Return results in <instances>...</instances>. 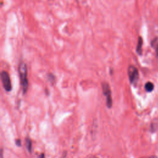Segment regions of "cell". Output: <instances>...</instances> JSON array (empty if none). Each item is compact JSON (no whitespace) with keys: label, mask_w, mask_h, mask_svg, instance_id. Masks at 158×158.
<instances>
[{"label":"cell","mask_w":158,"mask_h":158,"mask_svg":"<svg viewBox=\"0 0 158 158\" xmlns=\"http://www.w3.org/2000/svg\"><path fill=\"white\" fill-rule=\"evenodd\" d=\"M143 39L141 36H139L138 38V43H137V46H136V51L138 53V54L139 55H142V46H143Z\"/></svg>","instance_id":"5b68a950"},{"label":"cell","mask_w":158,"mask_h":158,"mask_svg":"<svg viewBox=\"0 0 158 158\" xmlns=\"http://www.w3.org/2000/svg\"><path fill=\"white\" fill-rule=\"evenodd\" d=\"M151 45L153 48H154L156 53V56L158 58V37H156L153 40H152L151 43Z\"/></svg>","instance_id":"8992f818"},{"label":"cell","mask_w":158,"mask_h":158,"mask_svg":"<svg viewBox=\"0 0 158 158\" xmlns=\"http://www.w3.org/2000/svg\"><path fill=\"white\" fill-rule=\"evenodd\" d=\"M157 128V122H153L151 125V129L152 131H155Z\"/></svg>","instance_id":"9c48e42d"},{"label":"cell","mask_w":158,"mask_h":158,"mask_svg":"<svg viewBox=\"0 0 158 158\" xmlns=\"http://www.w3.org/2000/svg\"><path fill=\"white\" fill-rule=\"evenodd\" d=\"M25 145H26V148L28 149V152H31V148H32V143H31V141L30 139V138H29L28 137H27L25 139Z\"/></svg>","instance_id":"ba28073f"},{"label":"cell","mask_w":158,"mask_h":158,"mask_svg":"<svg viewBox=\"0 0 158 158\" xmlns=\"http://www.w3.org/2000/svg\"><path fill=\"white\" fill-rule=\"evenodd\" d=\"M38 158H44V154H41L40 155V156H39V157Z\"/></svg>","instance_id":"8fae6325"},{"label":"cell","mask_w":158,"mask_h":158,"mask_svg":"<svg viewBox=\"0 0 158 158\" xmlns=\"http://www.w3.org/2000/svg\"><path fill=\"white\" fill-rule=\"evenodd\" d=\"M128 75L130 83L133 85H135L139 78L138 69L133 65H130L128 68Z\"/></svg>","instance_id":"277c9868"},{"label":"cell","mask_w":158,"mask_h":158,"mask_svg":"<svg viewBox=\"0 0 158 158\" xmlns=\"http://www.w3.org/2000/svg\"><path fill=\"white\" fill-rule=\"evenodd\" d=\"M154 85L152 83L150 82V81H148L147 82L146 84H145V86H144V88H145V89L146 90V91L148 92H151L153 89H154Z\"/></svg>","instance_id":"52a82bcc"},{"label":"cell","mask_w":158,"mask_h":158,"mask_svg":"<svg viewBox=\"0 0 158 158\" xmlns=\"http://www.w3.org/2000/svg\"><path fill=\"white\" fill-rule=\"evenodd\" d=\"M15 143H16V144H17L18 146H20V145H21V141H20V139H16V141H15Z\"/></svg>","instance_id":"30bf717a"},{"label":"cell","mask_w":158,"mask_h":158,"mask_svg":"<svg viewBox=\"0 0 158 158\" xmlns=\"http://www.w3.org/2000/svg\"><path fill=\"white\" fill-rule=\"evenodd\" d=\"M90 158H98V157H96V156H93V157H90Z\"/></svg>","instance_id":"4fadbf2b"},{"label":"cell","mask_w":158,"mask_h":158,"mask_svg":"<svg viewBox=\"0 0 158 158\" xmlns=\"http://www.w3.org/2000/svg\"><path fill=\"white\" fill-rule=\"evenodd\" d=\"M1 78L4 89L7 92L10 91L12 89V84L8 72L6 71H2L1 73Z\"/></svg>","instance_id":"3957f363"},{"label":"cell","mask_w":158,"mask_h":158,"mask_svg":"<svg viewBox=\"0 0 158 158\" xmlns=\"http://www.w3.org/2000/svg\"><path fill=\"white\" fill-rule=\"evenodd\" d=\"M19 73L20 79V85L23 94L26 93L28 88V81L27 78V68L25 63L20 62L19 65Z\"/></svg>","instance_id":"6da1fadb"},{"label":"cell","mask_w":158,"mask_h":158,"mask_svg":"<svg viewBox=\"0 0 158 158\" xmlns=\"http://www.w3.org/2000/svg\"><path fill=\"white\" fill-rule=\"evenodd\" d=\"M102 89L103 94L106 98V104L108 108H111L112 106V99L111 95V90L109 85L106 82L102 83Z\"/></svg>","instance_id":"7a4b0ae2"},{"label":"cell","mask_w":158,"mask_h":158,"mask_svg":"<svg viewBox=\"0 0 158 158\" xmlns=\"http://www.w3.org/2000/svg\"><path fill=\"white\" fill-rule=\"evenodd\" d=\"M146 158H157L156 156H151V157H146Z\"/></svg>","instance_id":"7c38bea8"}]
</instances>
